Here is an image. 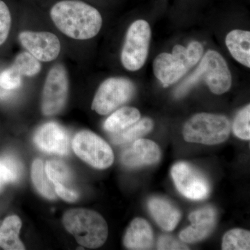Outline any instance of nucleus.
I'll list each match as a JSON object with an SVG mask.
<instances>
[{
  "mask_svg": "<svg viewBox=\"0 0 250 250\" xmlns=\"http://www.w3.org/2000/svg\"><path fill=\"white\" fill-rule=\"evenodd\" d=\"M11 67L21 77L35 76L41 70L40 62L29 52L18 54Z\"/></svg>",
  "mask_w": 250,
  "mask_h": 250,
  "instance_id": "23",
  "label": "nucleus"
},
{
  "mask_svg": "<svg viewBox=\"0 0 250 250\" xmlns=\"http://www.w3.org/2000/svg\"><path fill=\"white\" fill-rule=\"evenodd\" d=\"M158 250H189L188 247L183 241H179L174 237L163 235L157 243Z\"/></svg>",
  "mask_w": 250,
  "mask_h": 250,
  "instance_id": "30",
  "label": "nucleus"
},
{
  "mask_svg": "<svg viewBox=\"0 0 250 250\" xmlns=\"http://www.w3.org/2000/svg\"><path fill=\"white\" fill-rule=\"evenodd\" d=\"M202 78V72L201 67L200 65L197 67L196 70H195L191 75H190L187 79L181 83L180 85L177 87L174 95L176 98H179L181 97H183L190 90L196 83L200 82Z\"/></svg>",
  "mask_w": 250,
  "mask_h": 250,
  "instance_id": "29",
  "label": "nucleus"
},
{
  "mask_svg": "<svg viewBox=\"0 0 250 250\" xmlns=\"http://www.w3.org/2000/svg\"><path fill=\"white\" fill-rule=\"evenodd\" d=\"M191 225L179 234L181 241L195 243L205 239L213 231L216 221V212L213 207H207L195 210L189 215Z\"/></svg>",
  "mask_w": 250,
  "mask_h": 250,
  "instance_id": "14",
  "label": "nucleus"
},
{
  "mask_svg": "<svg viewBox=\"0 0 250 250\" xmlns=\"http://www.w3.org/2000/svg\"><path fill=\"white\" fill-rule=\"evenodd\" d=\"M22 174V166L16 158L4 156L0 158V190L5 184L17 182Z\"/></svg>",
  "mask_w": 250,
  "mask_h": 250,
  "instance_id": "22",
  "label": "nucleus"
},
{
  "mask_svg": "<svg viewBox=\"0 0 250 250\" xmlns=\"http://www.w3.org/2000/svg\"><path fill=\"white\" fill-rule=\"evenodd\" d=\"M250 106L248 104L237 114L233 122V133L239 139H250Z\"/></svg>",
  "mask_w": 250,
  "mask_h": 250,
  "instance_id": "26",
  "label": "nucleus"
},
{
  "mask_svg": "<svg viewBox=\"0 0 250 250\" xmlns=\"http://www.w3.org/2000/svg\"><path fill=\"white\" fill-rule=\"evenodd\" d=\"M22 83V77L11 68V67L0 74V86L3 89L11 90L16 89Z\"/></svg>",
  "mask_w": 250,
  "mask_h": 250,
  "instance_id": "28",
  "label": "nucleus"
},
{
  "mask_svg": "<svg viewBox=\"0 0 250 250\" xmlns=\"http://www.w3.org/2000/svg\"><path fill=\"white\" fill-rule=\"evenodd\" d=\"M47 177L53 184L59 183L62 185L72 182V172L68 166L60 161H47L45 166Z\"/></svg>",
  "mask_w": 250,
  "mask_h": 250,
  "instance_id": "25",
  "label": "nucleus"
},
{
  "mask_svg": "<svg viewBox=\"0 0 250 250\" xmlns=\"http://www.w3.org/2000/svg\"><path fill=\"white\" fill-rule=\"evenodd\" d=\"M69 83L66 70L62 64L49 70L42 90V112L45 116L58 114L66 104Z\"/></svg>",
  "mask_w": 250,
  "mask_h": 250,
  "instance_id": "7",
  "label": "nucleus"
},
{
  "mask_svg": "<svg viewBox=\"0 0 250 250\" xmlns=\"http://www.w3.org/2000/svg\"><path fill=\"white\" fill-rule=\"evenodd\" d=\"M230 131L231 125L226 117L202 113L186 123L183 135L187 142L213 146L227 141Z\"/></svg>",
  "mask_w": 250,
  "mask_h": 250,
  "instance_id": "3",
  "label": "nucleus"
},
{
  "mask_svg": "<svg viewBox=\"0 0 250 250\" xmlns=\"http://www.w3.org/2000/svg\"><path fill=\"white\" fill-rule=\"evenodd\" d=\"M22 223L17 215H11L4 220L0 228V246L6 250H24L19 238Z\"/></svg>",
  "mask_w": 250,
  "mask_h": 250,
  "instance_id": "18",
  "label": "nucleus"
},
{
  "mask_svg": "<svg viewBox=\"0 0 250 250\" xmlns=\"http://www.w3.org/2000/svg\"><path fill=\"white\" fill-rule=\"evenodd\" d=\"M56 194L65 201L74 202L77 201L79 198V194L72 189L68 188L65 185L62 184H54Z\"/></svg>",
  "mask_w": 250,
  "mask_h": 250,
  "instance_id": "32",
  "label": "nucleus"
},
{
  "mask_svg": "<svg viewBox=\"0 0 250 250\" xmlns=\"http://www.w3.org/2000/svg\"><path fill=\"white\" fill-rule=\"evenodd\" d=\"M160 148L150 140L139 139L134 141L121 155V162L129 168L152 166L160 160Z\"/></svg>",
  "mask_w": 250,
  "mask_h": 250,
  "instance_id": "13",
  "label": "nucleus"
},
{
  "mask_svg": "<svg viewBox=\"0 0 250 250\" xmlns=\"http://www.w3.org/2000/svg\"><path fill=\"white\" fill-rule=\"evenodd\" d=\"M141 118V113L137 108L123 107L117 110L108 117L104 124V128L108 132H119L134 124Z\"/></svg>",
  "mask_w": 250,
  "mask_h": 250,
  "instance_id": "20",
  "label": "nucleus"
},
{
  "mask_svg": "<svg viewBox=\"0 0 250 250\" xmlns=\"http://www.w3.org/2000/svg\"><path fill=\"white\" fill-rule=\"evenodd\" d=\"M74 152L95 168L106 169L113 164L114 155L109 145L91 131L77 133L72 141Z\"/></svg>",
  "mask_w": 250,
  "mask_h": 250,
  "instance_id": "5",
  "label": "nucleus"
},
{
  "mask_svg": "<svg viewBox=\"0 0 250 250\" xmlns=\"http://www.w3.org/2000/svg\"><path fill=\"white\" fill-rule=\"evenodd\" d=\"M19 40L29 53L39 62H52L61 52L60 41L52 33L22 31L20 34Z\"/></svg>",
  "mask_w": 250,
  "mask_h": 250,
  "instance_id": "11",
  "label": "nucleus"
},
{
  "mask_svg": "<svg viewBox=\"0 0 250 250\" xmlns=\"http://www.w3.org/2000/svg\"><path fill=\"white\" fill-rule=\"evenodd\" d=\"M50 16L59 31L76 40L95 37L103 25L98 10L78 0L59 1L52 6Z\"/></svg>",
  "mask_w": 250,
  "mask_h": 250,
  "instance_id": "1",
  "label": "nucleus"
},
{
  "mask_svg": "<svg viewBox=\"0 0 250 250\" xmlns=\"http://www.w3.org/2000/svg\"><path fill=\"white\" fill-rule=\"evenodd\" d=\"M11 27V13L7 5L0 0V46L7 39Z\"/></svg>",
  "mask_w": 250,
  "mask_h": 250,
  "instance_id": "27",
  "label": "nucleus"
},
{
  "mask_svg": "<svg viewBox=\"0 0 250 250\" xmlns=\"http://www.w3.org/2000/svg\"><path fill=\"white\" fill-rule=\"evenodd\" d=\"M226 45L233 58L250 67V33L243 30L231 31L227 36Z\"/></svg>",
  "mask_w": 250,
  "mask_h": 250,
  "instance_id": "17",
  "label": "nucleus"
},
{
  "mask_svg": "<svg viewBox=\"0 0 250 250\" xmlns=\"http://www.w3.org/2000/svg\"><path fill=\"white\" fill-rule=\"evenodd\" d=\"M171 175L179 192L187 198L201 200L207 198L210 192V185L205 176L186 162L174 164Z\"/></svg>",
  "mask_w": 250,
  "mask_h": 250,
  "instance_id": "8",
  "label": "nucleus"
},
{
  "mask_svg": "<svg viewBox=\"0 0 250 250\" xmlns=\"http://www.w3.org/2000/svg\"><path fill=\"white\" fill-rule=\"evenodd\" d=\"M203 47L202 44L197 41H192L187 48L188 61L190 67L196 65L203 55Z\"/></svg>",
  "mask_w": 250,
  "mask_h": 250,
  "instance_id": "31",
  "label": "nucleus"
},
{
  "mask_svg": "<svg viewBox=\"0 0 250 250\" xmlns=\"http://www.w3.org/2000/svg\"><path fill=\"white\" fill-rule=\"evenodd\" d=\"M202 78L213 93L221 95L231 88V75L223 57L214 50H208L200 63Z\"/></svg>",
  "mask_w": 250,
  "mask_h": 250,
  "instance_id": "10",
  "label": "nucleus"
},
{
  "mask_svg": "<svg viewBox=\"0 0 250 250\" xmlns=\"http://www.w3.org/2000/svg\"><path fill=\"white\" fill-rule=\"evenodd\" d=\"M62 223L77 243L85 248H100L108 237V225L98 212L85 208L69 210L63 215Z\"/></svg>",
  "mask_w": 250,
  "mask_h": 250,
  "instance_id": "2",
  "label": "nucleus"
},
{
  "mask_svg": "<svg viewBox=\"0 0 250 250\" xmlns=\"http://www.w3.org/2000/svg\"><path fill=\"white\" fill-rule=\"evenodd\" d=\"M190 68L187 48L179 45L174 46L172 54H159L153 64L154 75L164 87L173 84Z\"/></svg>",
  "mask_w": 250,
  "mask_h": 250,
  "instance_id": "9",
  "label": "nucleus"
},
{
  "mask_svg": "<svg viewBox=\"0 0 250 250\" xmlns=\"http://www.w3.org/2000/svg\"><path fill=\"white\" fill-rule=\"evenodd\" d=\"M34 141L42 152L60 156L68 154L69 136L58 123L50 122L42 125L36 131Z\"/></svg>",
  "mask_w": 250,
  "mask_h": 250,
  "instance_id": "12",
  "label": "nucleus"
},
{
  "mask_svg": "<svg viewBox=\"0 0 250 250\" xmlns=\"http://www.w3.org/2000/svg\"><path fill=\"white\" fill-rule=\"evenodd\" d=\"M222 249L223 250H249L250 233L242 229H234L225 233Z\"/></svg>",
  "mask_w": 250,
  "mask_h": 250,
  "instance_id": "24",
  "label": "nucleus"
},
{
  "mask_svg": "<svg viewBox=\"0 0 250 250\" xmlns=\"http://www.w3.org/2000/svg\"><path fill=\"white\" fill-rule=\"evenodd\" d=\"M148 208L156 223L166 231L174 230L182 217L180 210L173 204L161 197L151 198Z\"/></svg>",
  "mask_w": 250,
  "mask_h": 250,
  "instance_id": "16",
  "label": "nucleus"
},
{
  "mask_svg": "<svg viewBox=\"0 0 250 250\" xmlns=\"http://www.w3.org/2000/svg\"><path fill=\"white\" fill-rule=\"evenodd\" d=\"M151 29L143 20L130 26L121 54L123 66L130 71H136L144 65L149 51Z\"/></svg>",
  "mask_w": 250,
  "mask_h": 250,
  "instance_id": "4",
  "label": "nucleus"
},
{
  "mask_svg": "<svg viewBox=\"0 0 250 250\" xmlns=\"http://www.w3.org/2000/svg\"><path fill=\"white\" fill-rule=\"evenodd\" d=\"M31 179L38 191L42 196L54 200L57 197L54 184L47 177L43 162L41 159L34 161L31 167Z\"/></svg>",
  "mask_w": 250,
  "mask_h": 250,
  "instance_id": "21",
  "label": "nucleus"
},
{
  "mask_svg": "<svg viewBox=\"0 0 250 250\" xmlns=\"http://www.w3.org/2000/svg\"><path fill=\"white\" fill-rule=\"evenodd\" d=\"M134 85L129 80L113 77L99 87L92 104V109L100 115H107L132 98Z\"/></svg>",
  "mask_w": 250,
  "mask_h": 250,
  "instance_id": "6",
  "label": "nucleus"
},
{
  "mask_svg": "<svg viewBox=\"0 0 250 250\" xmlns=\"http://www.w3.org/2000/svg\"><path fill=\"white\" fill-rule=\"evenodd\" d=\"M123 243L128 250L152 249L154 235L150 225L145 219L135 218L125 232Z\"/></svg>",
  "mask_w": 250,
  "mask_h": 250,
  "instance_id": "15",
  "label": "nucleus"
},
{
  "mask_svg": "<svg viewBox=\"0 0 250 250\" xmlns=\"http://www.w3.org/2000/svg\"><path fill=\"white\" fill-rule=\"evenodd\" d=\"M154 127V123L150 118H144L119 132L112 133L110 138L116 145L128 144L141 139L150 132Z\"/></svg>",
  "mask_w": 250,
  "mask_h": 250,
  "instance_id": "19",
  "label": "nucleus"
}]
</instances>
